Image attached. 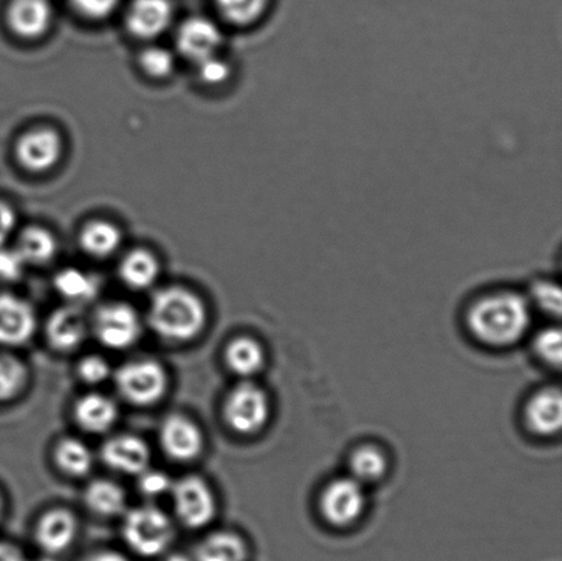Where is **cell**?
<instances>
[{
	"label": "cell",
	"mask_w": 562,
	"mask_h": 561,
	"mask_svg": "<svg viewBox=\"0 0 562 561\" xmlns=\"http://www.w3.org/2000/svg\"><path fill=\"white\" fill-rule=\"evenodd\" d=\"M207 312L200 296L183 288L159 290L148 307L153 332L168 343L184 344L205 328Z\"/></svg>",
	"instance_id": "2"
},
{
	"label": "cell",
	"mask_w": 562,
	"mask_h": 561,
	"mask_svg": "<svg viewBox=\"0 0 562 561\" xmlns=\"http://www.w3.org/2000/svg\"><path fill=\"white\" fill-rule=\"evenodd\" d=\"M140 65L150 76L165 77L172 74L175 69V58L172 53H169L168 49L151 47L142 54Z\"/></svg>",
	"instance_id": "31"
},
{
	"label": "cell",
	"mask_w": 562,
	"mask_h": 561,
	"mask_svg": "<svg viewBox=\"0 0 562 561\" xmlns=\"http://www.w3.org/2000/svg\"><path fill=\"white\" fill-rule=\"evenodd\" d=\"M63 142L54 131L38 130L22 136L16 145V158L32 172H44L57 164Z\"/></svg>",
	"instance_id": "14"
},
{
	"label": "cell",
	"mask_w": 562,
	"mask_h": 561,
	"mask_svg": "<svg viewBox=\"0 0 562 561\" xmlns=\"http://www.w3.org/2000/svg\"><path fill=\"white\" fill-rule=\"evenodd\" d=\"M16 250L20 251L26 263L42 266L52 261L57 253V242L48 231L43 228H27L22 233Z\"/></svg>",
	"instance_id": "28"
},
{
	"label": "cell",
	"mask_w": 562,
	"mask_h": 561,
	"mask_svg": "<svg viewBox=\"0 0 562 561\" xmlns=\"http://www.w3.org/2000/svg\"><path fill=\"white\" fill-rule=\"evenodd\" d=\"M158 273L157 258L145 250L131 251L120 266V277L132 290L151 288L156 283Z\"/></svg>",
	"instance_id": "23"
},
{
	"label": "cell",
	"mask_w": 562,
	"mask_h": 561,
	"mask_svg": "<svg viewBox=\"0 0 562 561\" xmlns=\"http://www.w3.org/2000/svg\"><path fill=\"white\" fill-rule=\"evenodd\" d=\"M103 463L124 475H137L150 469V448L143 439L135 436H115L108 439L102 447Z\"/></svg>",
	"instance_id": "10"
},
{
	"label": "cell",
	"mask_w": 562,
	"mask_h": 561,
	"mask_svg": "<svg viewBox=\"0 0 562 561\" xmlns=\"http://www.w3.org/2000/svg\"><path fill=\"white\" fill-rule=\"evenodd\" d=\"M55 290L70 304L81 305L95 299L99 283L92 274L82 272L80 269L68 268L55 278Z\"/></svg>",
	"instance_id": "24"
},
{
	"label": "cell",
	"mask_w": 562,
	"mask_h": 561,
	"mask_svg": "<svg viewBox=\"0 0 562 561\" xmlns=\"http://www.w3.org/2000/svg\"><path fill=\"white\" fill-rule=\"evenodd\" d=\"M165 561H194V560H191L190 558H187L186 554L176 553V554H172V557H169Z\"/></svg>",
	"instance_id": "42"
},
{
	"label": "cell",
	"mask_w": 562,
	"mask_h": 561,
	"mask_svg": "<svg viewBox=\"0 0 562 561\" xmlns=\"http://www.w3.org/2000/svg\"><path fill=\"white\" fill-rule=\"evenodd\" d=\"M79 531L75 515L64 508L44 514L37 521L35 538L37 547L46 554L64 553L71 547Z\"/></svg>",
	"instance_id": "13"
},
{
	"label": "cell",
	"mask_w": 562,
	"mask_h": 561,
	"mask_svg": "<svg viewBox=\"0 0 562 561\" xmlns=\"http://www.w3.org/2000/svg\"><path fill=\"white\" fill-rule=\"evenodd\" d=\"M222 42L223 36L218 26L203 16L187 20L178 33L180 52L196 64L216 55Z\"/></svg>",
	"instance_id": "15"
},
{
	"label": "cell",
	"mask_w": 562,
	"mask_h": 561,
	"mask_svg": "<svg viewBox=\"0 0 562 561\" xmlns=\"http://www.w3.org/2000/svg\"><path fill=\"white\" fill-rule=\"evenodd\" d=\"M36 333V315L25 300L0 294V346L25 345Z\"/></svg>",
	"instance_id": "11"
},
{
	"label": "cell",
	"mask_w": 562,
	"mask_h": 561,
	"mask_svg": "<svg viewBox=\"0 0 562 561\" xmlns=\"http://www.w3.org/2000/svg\"><path fill=\"white\" fill-rule=\"evenodd\" d=\"M249 549L244 538L229 531L213 532L198 543L194 561H247Z\"/></svg>",
	"instance_id": "20"
},
{
	"label": "cell",
	"mask_w": 562,
	"mask_h": 561,
	"mask_svg": "<svg viewBox=\"0 0 562 561\" xmlns=\"http://www.w3.org/2000/svg\"><path fill=\"white\" fill-rule=\"evenodd\" d=\"M52 16L48 0H13L8 13L11 30L24 37L43 35L48 30Z\"/></svg>",
	"instance_id": "17"
},
{
	"label": "cell",
	"mask_w": 562,
	"mask_h": 561,
	"mask_svg": "<svg viewBox=\"0 0 562 561\" xmlns=\"http://www.w3.org/2000/svg\"><path fill=\"white\" fill-rule=\"evenodd\" d=\"M54 458L64 474L75 478L86 476L93 465L91 450L76 438L60 439L55 448Z\"/></svg>",
	"instance_id": "25"
},
{
	"label": "cell",
	"mask_w": 562,
	"mask_h": 561,
	"mask_svg": "<svg viewBox=\"0 0 562 561\" xmlns=\"http://www.w3.org/2000/svg\"><path fill=\"white\" fill-rule=\"evenodd\" d=\"M159 442L165 455L180 463L195 460L203 449L201 428L189 417L181 415L165 417L159 428Z\"/></svg>",
	"instance_id": "9"
},
{
	"label": "cell",
	"mask_w": 562,
	"mask_h": 561,
	"mask_svg": "<svg viewBox=\"0 0 562 561\" xmlns=\"http://www.w3.org/2000/svg\"><path fill=\"white\" fill-rule=\"evenodd\" d=\"M0 561H26L24 554L13 543L0 541Z\"/></svg>",
	"instance_id": "40"
},
{
	"label": "cell",
	"mask_w": 562,
	"mask_h": 561,
	"mask_svg": "<svg viewBox=\"0 0 562 561\" xmlns=\"http://www.w3.org/2000/svg\"><path fill=\"white\" fill-rule=\"evenodd\" d=\"M367 496L362 483L355 478H340L330 482L323 493L322 513L324 519L335 527L356 524L366 510Z\"/></svg>",
	"instance_id": "8"
},
{
	"label": "cell",
	"mask_w": 562,
	"mask_h": 561,
	"mask_svg": "<svg viewBox=\"0 0 562 561\" xmlns=\"http://www.w3.org/2000/svg\"><path fill=\"white\" fill-rule=\"evenodd\" d=\"M537 354L550 366L560 367L562 359V339L559 328H548L536 339Z\"/></svg>",
	"instance_id": "32"
},
{
	"label": "cell",
	"mask_w": 562,
	"mask_h": 561,
	"mask_svg": "<svg viewBox=\"0 0 562 561\" xmlns=\"http://www.w3.org/2000/svg\"><path fill=\"white\" fill-rule=\"evenodd\" d=\"M88 509L103 518H113L124 513L126 496L119 483L98 480L90 483L85 493Z\"/></svg>",
	"instance_id": "22"
},
{
	"label": "cell",
	"mask_w": 562,
	"mask_h": 561,
	"mask_svg": "<svg viewBox=\"0 0 562 561\" xmlns=\"http://www.w3.org/2000/svg\"><path fill=\"white\" fill-rule=\"evenodd\" d=\"M173 482L167 472L147 469L139 475V491L143 496L157 498L172 491Z\"/></svg>",
	"instance_id": "33"
},
{
	"label": "cell",
	"mask_w": 562,
	"mask_h": 561,
	"mask_svg": "<svg viewBox=\"0 0 562 561\" xmlns=\"http://www.w3.org/2000/svg\"><path fill=\"white\" fill-rule=\"evenodd\" d=\"M47 339L55 350L69 354L85 343L90 322L80 305L69 304L54 311L47 322Z\"/></svg>",
	"instance_id": "12"
},
{
	"label": "cell",
	"mask_w": 562,
	"mask_h": 561,
	"mask_svg": "<svg viewBox=\"0 0 562 561\" xmlns=\"http://www.w3.org/2000/svg\"><path fill=\"white\" fill-rule=\"evenodd\" d=\"M87 561H131L128 558L124 557L115 551H102L93 553L91 558H88Z\"/></svg>",
	"instance_id": "41"
},
{
	"label": "cell",
	"mask_w": 562,
	"mask_h": 561,
	"mask_svg": "<svg viewBox=\"0 0 562 561\" xmlns=\"http://www.w3.org/2000/svg\"><path fill=\"white\" fill-rule=\"evenodd\" d=\"M2 514H3V498H2V496H0V518H2Z\"/></svg>",
	"instance_id": "43"
},
{
	"label": "cell",
	"mask_w": 562,
	"mask_h": 561,
	"mask_svg": "<svg viewBox=\"0 0 562 561\" xmlns=\"http://www.w3.org/2000/svg\"><path fill=\"white\" fill-rule=\"evenodd\" d=\"M92 329L99 343L108 349L124 350L140 338L142 322L134 307L114 302L99 307Z\"/></svg>",
	"instance_id": "6"
},
{
	"label": "cell",
	"mask_w": 562,
	"mask_h": 561,
	"mask_svg": "<svg viewBox=\"0 0 562 561\" xmlns=\"http://www.w3.org/2000/svg\"><path fill=\"white\" fill-rule=\"evenodd\" d=\"M172 4L169 0H134L126 24L132 35L153 38L167 31L172 21Z\"/></svg>",
	"instance_id": "16"
},
{
	"label": "cell",
	"mask_w": 562,
	"mask_h": 561,
	"mask_svg": "<svg viewBox=\"0 0 562 561\" xmlns=\"http://www.w3.org/2000/svg\"><path fill=\"white\" fill-rule=\"evenodd\" d=\"M123 537L137 557L157 558L172 546L175 526L164 510L154 505H143L125 514Z\"/></svg>",
	"instance_id": "3"
},
{
	"label": "cell",
	"mask_w": 562,
	"mask_h": 561,
	"mask_svg": "<svg viewBox=\"0 0 562 561\" xmlns=\"http://www.w3.org/2000/svg\"><path fill=\"white\" fill-rule=\"evenodd\" d=\"M272 0H216L220 13L236 26L257 25L266 19Z\"/></svg>",
	"instance_id": "27"
},
{
	"label": "cell",
	"mask_w": 562,
	"mask_h": 561,
	"mask_svg": "<svg viewBox=\"0 0 562 561\" xmlns=\"http://www.w3.org/2000/svg\"><path fill=\"white\" fill-rule=\"evenodd\" d=\"M268 395L257 384L240 383L229 393L224 405V416L235 433L251 436L261 431L269 419Z\"/></svg>",
	"instance_id": "5"
},
{
	"label": "cell",
	"mask_w": 562,
	"mask_h": 561,
	"mask_svg": "<svg viewBox=\"0 0 562 561\" xmlns=\"http://www.w3.org/2000/svg\"><path fill=\"white\" fill-rule=\"evenodd\" d=\"M387 459L374 447H363L352 453L350 460L351 475L356 481L367 485L382 480L387 471Z\"/></svg>",
	"instance_id": "29"
},
{
	"label": "cell",
	"mask_w": 562,
	"mask_h": 561,
	"mask_svg": "<svg viewBox=\"0 0 562 561\" xmlns=\"http://www.w3.org/2000/svg\"><path fill=\"white\" fill-rule=\"evenodd\" d=\"M15 224L16 217L13 209L0 202V246H4L11 234L14 233Z\"/></svg>",
	"instance_id": "39"
},
{
	"label": "cell",
	"mask_w": 562,
	"mask_h": 561,
	"mask_svg": "<svg viewBox=\"0 0 562 561\" xmlns=\"http://www.w3.org/2000/svg\"><path fill=\"white\" fill-rule=\"evenodd\" d=\"M121 397L136 406H150L162 400L168 390L165 368L154 360L126 362L115 372Z\"/></svg>",
	"instance_id": "4"
},
{
	"label": "cell",
	"mask_w": 562,
	"mask_h": 561,
	"mask_svg": "<svg viewBox=\"0 0 562 561\" xmlns=\"http://www.w3.org/2000/svg\"><path fill=\"white\" fill-rule=\"evenodd\" d=\"M79 377L88 384H101L112 377V368L101 356H87L80 361Z\"/></svg>",
	"instance_id": "34"
},
{
	"label": "cell",
	"mask_w": 562,
	"mask_h": 561,
	"mask_svg": "<svg viewBox=\"0 0 562 561\" xmlns=\"http://www.w3.org/2000/svg\"><path fill=\"white\" fill-rule=\"evenodd\" d=\"M120 0H74L76 9L90 19H104L113 13Z\"/></svg>",
	"instance_id": "38"
},
{
	"label": "cell",
	"mask_w": 562,
	"mask_h": 561,
	"mask_svg": "<svg viewBox=\"0 0 562 561\" xmlns=\"http://www.w3.org/2000/svg\"><path fill=\"white\" fill-rule=\"evenodd\" d=\"M225 361L231 371L241 378H250L260 372L266 366V354L257 340L241 337L236 338L225 350Z\"/></svg>",
	"instance_id": "21"
},
{
	"label": "cell",
	"mask_w": 562,
	"mask_h": 561,
	"mask_svg": "<svg viewBox=\"0 0 562 561\" xmlns=\"http://www.w3.org/2000/svg\"><path fill=\"white\" fill-rule=\"evenodd\" d=\"M26 379L24 362L14 356L0 354V403L15 399L24 390Z\"/></svg>",
	"instance_id": "30"
},
{
	"label": "cell",
	"mask_w": 562,
	"mask_h": 561,
	"mask_svg": "<svg viewBox=\"0 0 562 561\" xmlns=\"http://www.w3.org/2000/svg\"><path fill=\"white\" fill-rule=\"evenodd\" d=\"M468 324L473 335L490 346H509L525 337L531 324L530 305L517 293L484 296L472 306Z\"/></svg>",
	"instance_id": "1"
},
{
	"label": "cell",
	"mask_w": 562,
	"mask_h": 561,
	"mask_svg": "<svg viewBox=\"0 0 562 561\" xmlns=\"http://www.w3.org/2000/svg\"><path fill=\"white\" fill-rule=\"evenodd\" d=\"M528 427L539 436H553L562 423V399L559 389H547L538 393L526 409Z\"/></svg>",
	"instance_id": "19"
},
{
	"label": "cell",
	"mask_w": 562,
	"mask_h": 561,
	"mask_svg": "<svg viewBox=\"0 0 562 561\" xmlns=\"http://www.w3.org/2000/svg\"><path fill=\"white\" fill-rule=\"evenodd\" d=\"M175 513L187 529L206 527L216 515V498L207 483L198 476H186L173 483Z\"/></svg>",
	"instance_id": "7"
},
{
	"label": "cell",
	"mask_w": 562,
	"mask_h": 561,
	"mask_svg": "<svg viewBox=\"0 0 562 561\" xmlns=\"http://www.w3.org/2000/svg\"><path fill=\"white\" fill-rule=\"evenodd\" d=\"M533 301L544 312L560 315L562 300L559 284L552 282H538L532 289Z\"/></svg>",
	"instance_id": "35"
},
{
	"label": "cell",
	"mask_w": 562,
	"mask_h": 561,
	"mask_svg": "<svg viewBox=\"0 0 562 561\" xmlns=\"http://www.w3.org/2000/svg\"><path fill=\"white\" fill-rule=\"evenodd\" d=\"M26 262L16 249H5L0 246V280L15 282L24 273Z\"/></svg>",
	"instance_id": "37"
},
{
	"label": "cell",
	"mask_w": 562,
	"mask_h": 561,
	"mask_svg": "<svg viewBox=\"0 0 562 561\" xmlns=\"http://www.w3.org/2000/svg\"><path fill=\"white\" fill-rule=\"evenodd\" d=\"M121 245V233L108 222L88 224L81 234V246L88 255L104 258L114 255Z\"/></svg>",
	"instance_id": "26"
},
{
	"label": "cell",
	"mask_w": 562,
	"mask_h": 561,
	"mask_svg": "<svg viewBox=\"0 0 562 561\" xmlns=\"http://www.w3.org/2000/svg\"><path fill=\"white\" fill-rule=\"evenodd\" d=\"M41 561H49V560H47V559H43V560H41Z\"/></svg>",
	"instance_id": "44"
},
{
	"label": "cell",
	"mask_w": 562,
	"mask_h": 561,
	"mask_svg": "<svg viewBox=\"0 0 562 561\" xmlns=\"http://www.w3.org/2000/svg\"><path fill=\"white\" fill-rule=\"evenodd\" d=\"M75 419L82 430L90 434H103L117 422L119 408L108 395L91 393L77 401Z\"/></svg>",
	"instance_id": "18"
},
{
	"label": "cell",
	"mask_w": 562,
	"mask_h": 561,
	"mask_svg": "<svg viewBox=\"0 0 562 561\" xmlns=\"http://www.w3.org/2000/svg\"><path fill=\"white\" fill-rule=\"evenodd\" d=\"M200 77L206 85H222L229 79L231 66L225 60L220 59L216 55L205 58L198 63Z\"/></svg>",
	"instance_id": "36"
}]
</instances>
